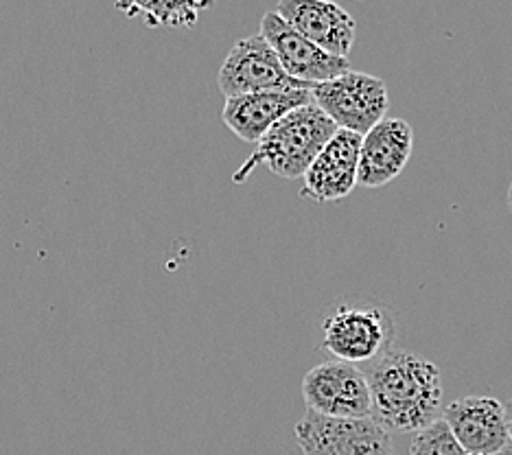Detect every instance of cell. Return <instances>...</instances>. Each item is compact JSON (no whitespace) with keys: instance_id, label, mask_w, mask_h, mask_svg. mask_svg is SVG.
I'll use <instances>...</instances> for the list:
<instances>
[{"instance_id":"obj_11","label":"cell","mask_w":512,"mask_h":455,"mask_svg":"<svg viewBox=\"0 0 512 455\" xmlns=\"http://www.w3.org/2000/svg\"><path fill=\"white\" fill-rule=\"evenodd\" d=\"M276 14L322 51L348 57L355 44V18L331 0H278Z\"/></svg>"},{"instance_id":"obj_12","label":"cell","mask_w":512,"mask_h":455,"mask_svg":"<svg viewBox=\"0 0 512 455\" xmlns=\"http://www.w3.org/2000/svg\"><path fill=\"white\" fill-rule=\"evenodd\" d=\"M414 149V130L403 119H383L362 140L359 154V184L366 189L397 180Z\"/></svg>"},{"instance_id":"obj_16","label":"cell","mask_w":512,"mask_h":455,"mask_svg":"<svg viewBox=\"0 0 512 455\" xmlns=\"http://www.w3.org/2000/svg\"><path fill=\"white\" fill-rule=\"evenodd\" d=\"M506 410H508V418H510V427H512V399L506 403Z\"/></svg>"},{"instance_id":"obj_6","label":"cell","mask_w":512,"mask_h":455,"mask_svg":"<svg viewBox=\"0 0 512 455\" xmlns=\"http://www.w3.org/2000/svg\"><path fill=\"white\" fill-rule=\"evenodd\" d=\"M217 86L226 99L254 95V92L313 90L287 75L278 55L261 33L239 40L219 68Z\"/></svg>"},{"instance_id":"obj_15","label":"cell","mask_w":512,"mask_h":455,"mask_svg":"<svg viewBox=\"0 0 512 455\" xmlns=\"http://www.w3.org/2000/svg\"><path fill=\"white\" fill-rule=\"evenodd\" d=\"M410 455H469L445 420L438 418L436 423L421 429L412 440Z\"/></svg>"},{"instance_id":"obj_7","label":"cell","mask_w":512,"mask_h":455,"mask_svg":"<svg viewBox=\"0 0 512 455\" xmlns=\"http://www.w3.org/2000/svg\"><path fill=\"white\" fill-rule=\"evenodd\" d=\"M307 410L333 418H372V396L366 372L346 361H324L302 379Z\"/></svg>"},{"instance_id":"obj_3","label":"cell","mask_w":512,"mask_h":455,"mask_svg":"<svg viewBox=\"0 0 512 455\" xmlns=\"http://www.w3.org/2000/svg\"><path fill=\"white\" fill-rule=\"evenodd\" d=\"M394 318L381 307H340L322 324V348L346 364H375L392 350Z\"/></svg>"},{"instance_id":"obj_10","label":"cell","mask_w":512,"mask_h":455,"mask_svg":"<svg viewBox=\"0 0 512 455\" xmlns=\"http://www.w3.org/2000/svg\"><path fill=\"white\" fill-rule=\"evenodd\" d=\"M362 140L364 136L355 132L337 130L305 173V186L300 195L318 204L337 202L351 195L359 184Z\"/></svg>"},{"instance_id":"obj_1","label":"cell","mask_w":512,"mask_h":455,"mask_svg":"<svg viewBox=\"0 0 512 455\" xmlns=\"http://www.w3.org/2000/svg\"><path fill=\"white\" fill-rule=\"evenodd\" d=\"M366 377L372 396V418L381 427L399 434H418L438 420L442 375L432 361L405 350H390L370 364Z\"/></svg>"},{"instance_id":"obj_17","label":"cell","mask_w":512,"mask_h":455,"mask_svg":"<svg viewBox=\"0 0 512 455\" xmlns=\"http://www.w3.org/2000/svg\"><path fill=\"white\" fill-rule=\"evenodd\" d=\"M508 208H510V213H512V182H510V189H508Z\"/></svg>"},{"instance_id":"obj_8","label":"cell","mask_w":512,"mask_h":455,"mask_svg":"<svg viewBox=\"0 0 512 455\" xmlns=\"http://www.w3.org/2000/svg\"><path fill=\"white\" fill-rule=\"evenodd\" d=\"M261 35L270 42L287 75L307 86L324 84V81H331L351 70L348 57H337L322 51L318 44H313L294 27H289L276 11L263 14Z\"/></svg>"},{"instance_id":"obj_13","label":"cell","mask_w":512,"mask_h":455,"mask_svg":"<svg viewBox=\"0 0 512 455\" xmlns=\"http://www.w3.org/2000/svg\"><path fill=\"white\" fill-rule=\"evenodd\" d=\"M311 101V90L254 92V95L226 99L221 121L237 138L246 140V143H259L283 116Z\"/></svg>"},{"instance_id":"obj_4","label":"cell","mask_w":512,"mask_h":455,"mask_svg":"<svg viewBox=\"0 0 512 455\" xmlns=\"http://www.w3.org/2000/svg\"><path fill=\"white\" fill-rule=\"evenodd\" d=\"M311 95L340 130L359 136H366L386 119L390 108L386 81L357 70H348L340 77L313 86Z\"/></svg>"},{"instance_id":"obj_9","label":"cell","mask_w":512,"mask_h":455,"mask_svg":"<svg viewBox=\"0 0 512 455\" xmlns=\"http://www.w3.org/2000/svg\"><path fill=\"white\" fill-rule=\"evenodd\" d=\"M453 436L469 455H499L512 440L508 410L493 396H464L442 412Z\"/></svg>"},{"instance_id":"obj_5","label":"cell","mask_w":512,"mask_h":455,"mask_svg":"<svg viewBox=\"0 0 512 455\" xmlns=\"http://www.w3.org/2000/svg\"><path fill=\"white\" fill-rule=\"evenodd\" d=\"M294 436L302 455H394L390 431L375 418H333L307 410Z\"/></svg>"},{"instance_id":"obj_18","label":"cell","mask_w":512,"mask_h":455,"mask_svg":"<svg viewBox=\"0 0 512 455\" xmlns=\"http://www.w3.org/2000/svg\"><path fill=\"white\" fill-rule=\"evenodd\" d=\"M499 455H512V440H510V445H508L502 453H499Z\"/></svg>"},{"instance_id":"obj_2","label":"cell","mask_w":512,"mask_h":455,"mask_svg":"<svg viewBox=\"0 0 512 455\" xmlns=\"http://www.w3.org/2000/svg\"><path fill=\"white\" fill-rule=\"evenodd\" d=\"M340 130L316 101L283 116L259 143L250 160L235 173V182H246L248 175L265 165L278 178L296 180L305 173Z\"/></svg>"},{"instance_id":"obj_14","label":"cell","mask_w":512,"mask_h":455,"mask_svg":"<svg viewBox=\"0 0 512 455\" xmlns=\"http://www.w3.org/2000/svg\"><path fill=\"white\" fill-rule=\"evenodd\" d=\"M125 18H141L147 27H193L213 0H116Z\"/></svg>"}]
</instances>
